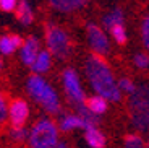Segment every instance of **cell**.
<instances>
[{
  "label": "cell",
  "mask_w": 149,
  "mask_h": 148,
  "mask_svg": "<svg viewBox=\"0 0 149 148\" xmlns=\"http://www.w3.org/2000/svg\"><path fill=\"white\" fill-rule=\"evenodd\" d=\"M41 42L36 36H29L24 39V44H23L21 51H19V57H21V62L28 67H33L36 62L39 52H41Z\"/></svg>",
  "instance_id": "9"
},
{
  "label": "cell",
  "mask_w": 149,
  "mask_h": 148,
  "mask_svg": "<svg viewBox=\"0 0 149 148\" xmlns=\"http://www.w3.org/2000/svg\"><path fill=\"white\" fill-rule=\"evenodd\" d=\"M86 127L88 125H86L84 119L78 114H65L58 121V129L62 132H70L74 129H86Z\"/></svg>",
  "instance_id": "10"
},
{
  "label": "cell",
  "mask_w": 149,
  "mask_h": 148,
  "mask_svg": "<svg viewBox=\"0 0 149 148\" xmlns=\"http://www.w3.org/2000/svg\"><path fill=\"white\" fill-rule=\"evenodd\" d=\"M8 107H10V104H7L5 96L0 93V125H2L8 117Z\"/></svg>",
  "instance_id": "24"
},
{
  "label": "cell",
  "mask_w": 149,
  "mask_h": 148,
  "mask_svg": "<svg viewBox=\"0 0 149 148\" xmlns=\"http://www.w3.org/2000/svg\"><path fill=\"white\" fill-rule=\"evenodd\" d=\"M62 82H63V88L67 93L68 99L73 103V106H79V104H86V96H84V90L81 86L79 77L76 73L74 68L68 67L63 70L62 75Z\"/></svg>",
  "instance_id": "6"
},
{
  "label": "cell",
  "mask_w": 149,
  "mask_h": 148,
  "mask_svg": "<svg viewBox=\"0 0 149 148\" xmlns=\"http://www.w3.org/2000/svg\"><path fill=\"white\" fill-rule=\"evenodd\" d=\"M141 39H143V46L149 51V15H146L141 23Z\"/></svg>",
  "instance_id": "23"
},
{
  "label": "cell",
  "mask_w": 149,
  "mask_h": 148,
  "mask_svg": "<svg viewBox=\"0 0 149 148\" xmlns=\"http://www.w3.org/2000/svg\"><path fill=\"white\" fill-rule=\"evenodd\" d=\"M146 143H148V148H149V137H148V142H146Z\"/></svg>",
  "instance_id": "27"
},
{
  "label": "cell",
  "mask_w": 149,
  "mask_h": 148,
  "mask_svg": "<svg viewBox=\"0 0 149 148\" xmlns=\"http://www.w3.org/2000/svg\"><path fill=\"white\" fill-rule=\"evenodd\" d=\"M29 117V106L24 99H13L8 107V119L13 127H24V122Z\"/></svg>",
  "instance_id": "8"
},
{
  "label": "cell",
  "mask_w": 149,
  "mask_h": 148,
  "mask_svg": "<svg viewBox=\"0 0 149 148\" xmlns=\"http://www.w3.org/2000/svg\"><path fill=\"white\" fill-rule=\"evenodd\" d=\"M110 33H112V37L117 41V44H125L127 42V31H125V26L123 25H118L115 28H112Z\"/></svg>",
  "instance_id": "21"
},
{
  "label": "cell",
  "mask_w": 149,
  "mask_h": 148,
  "mask_svg": "<svg viewBox=\"0 0 149 148\" xmlns=\"http://www.w3.org/2000/svg\"><path fill=\"white\" fill-rule=\"evenodd\" d=\"M128 112L131 124L139 132L149 130V83H139L128 98Z\"/></svg>",
  "instance_id": "2"
},
{
  "label": "cell",
  "mask_w": 149,
  "mask_h": 148,
  "mask_svg": "<svg viewBox=\"0 0 149 148\" xmlns=\"http://www.w3.org/2000/svg\"><path fill=\"white\" fill-rule=\"evenodd\" d=\"M50 65H52V54L47 49H44V51L39 52V56H37L34 65L31 67V70L36 75H41V73H45L50 68Z\"/></svg>",
  "instance_id": "12"
},
{
  "label": "cell",
  "mask_w": 149,
  "mask_h": 148,
  "mask_svg": "<svg viewBox=\"0 0 149 148\" xmlns=\"http://www.w3.org/2000/svg\"><path fill=\"white\" fill-rule=\"evenodd\" d=\"M133 63L138 67V68H141V70L149 68V56L146 52H138V54L133 56Z\"/></svg>",
  "instance_id": "22"
},
{
  "label": "cell",
  "mask_w": 149,
  "mask_h": 148,
  "mask_svg": "<svg viewBox=\"0 0 149 148\" xmlns=\"http://www.w3.org/2000/svg\"><path fill=\"white\" fill-rule=\"evenodd\" d=\"M118 88L122 93H127V94H133L134 91H136V88H138V85L133 82V80H130V78L123 77L118 80Z\"/></svg>",
  "instance_id": "20"
},
{
  "label": "cell",
  "mask_w": 149,
  "mask_h": 148,
  "mask_svg": "<svg viewBox=\"0 0 149 148\" xmlns=\"http://www.w3.org/2000/svg\"><path fill=\"white\" fill-rule=\"evenodd\" d=\"M26 88L29 96L49 114L60 112V99L55 90L45 82L41 75H31L26 82Z\"/></svg>",
  "instance_id": "3"
},
{
  "label": "cell",
  "mask_w": 149,
  "mask_h": 148,
  "mask_svg": "<svg viewBox=\"0 0 149 148\" xmlns=\"http://www.w3.org/2000/svg\"><path fill=\"white\" fill-rule=\"evenodd\" d=\"M86 106H88V109H89L93 114L101 116V114H104V112L107 111V99L102 98V96L94 94V96L89 98V99H86Z\"/></svg>",
  "instance_id": "16"
},
{
  "label": "cell",
  "mask_w": 149,
  "mask_h": 148,
  "mask_svg": "<svg viewBox=\"0 0 149 148\" xmlns=\"http://www.w3.org/2000/svg\"><path fill=\"white\" fill-rule=\"evenodd\" d=\"M86 31H88V41L89 46L93 49V54L96 56H107L110 52V42H109V37L105 36V33L94 23H89L86 26Z\"/></svg>",
  "instance_id": "7"
},
{
  "label": "cell",
  "mask_w": 149,
  "mask_h": 148,
  "mask_svg": "<svg viewBox=\"0 0 149 148\" xmlns=\"http://www.w3.org/2000/svg\"><path fill=\"white\" fill-rule=\"evenodd\" d=\"M16 49L18 47L15 46V42H13V39H11V34L10 36H2L0 37V54H2V56H11Z\"/></svg>",
  "instance_id": "18"
},
{
  "label": "cell",
  "mask_w": 149,
  "mask_h": 148,
  "mask_svg": "<svg viewBox=\"0 0 149 148\" xmlns=\"http://www.w3.org/2000/svg\"><path fill=\"white\" fill-rule=\"evenodd\" d=\"M123 20H125L123 11L120 10V8H113V10H110L109 13L104 15L102 25H104L105 30H112V28H115V26H118V25H123Z\"/></svg>",
  "instance_id": "15"
},
{
  "label": "cell",
  "mask_w": 149,
  "mask_h": 148,
  "mask_svg": "<svg viewBox=\"0 0 149 148\" xmlns=\"http://www.w3.org/2000/svg\"><path fill=\"white\" fill-rule=\"evenodd\" d=\"M29 137V130H26L24 127H13L10 129V138L13 142H24Z\"/></svg>",
  "instance_id": "19"
},
{
  "label": "cell",
  "mask_w": 149,
  "mask_h": 148,
  "mask_svg": "<svg viewBox=\"0 0 149 148\" xmlns=\"http://www.w3.org/2000/svg\"><path fill=\"white\" fill-rule=\"evenodd\" d=\"M49 2H50V5H52L55 10L62 11V13L76 11L88 4V0H49Z\"/></svg>",
  "instance_id": "11"
},
{
  "label": "cell",
  "mask_w": 149,
  "mask_h": 148,
  "mask_svg": "<svg viewBox=\"0 0 149 148\" xmlns=\"http://www.w3.org/2000/svg\"><path fill=\"white\" fill-rule=\"evenodd\" d=\"M45 44H47V51L60 60L67 59L71 52L70 37L67 31L54 23H49L45 26Z\"/></svg>",
  "instance_id": "5"
},
{
  "label": "cell",
  "mask_w": 149,
  "mask_h": 148,
  "mask_svg": "<svg viewBox=\"0 0 149 148\" xmlns=\"http://www.w3.org/2000/svg\"><path fill=\"white\" fill-rule=\"evenodd\" d=\"M84 138L91 148H104L105 147L104 133L97 129V127H88L84 130Z\"/></svg>",
  "instance_id": "13"
},
{
  "label": "cell",
  "mask_w": 149,
  "mask_h": 148,
  "mask_svg": "<svg viewBox=\"0 0 149 148\" xmlns=\"http://www.w3.org/2000/svg\"><path fill=\"white\" fill-rule=\"evenodd\" d=\"M3 68V59H2V54H0V70Z\"/></svg>",
  "instance_id": "26"
},
{
  "label": "cell",
  "mask_w": 149,
  "mask_h": 148,
  "mask_svg": "<svg viewBox=\"0 0 149 148\" xmlns=\"http://www.w3.org/2000/svg\"><path fill=\"white\" fill-rule=\"evenodd\" d=\"M18 7V0H0V10L13 11Z\"/></svg>",
  "instance_id": "25"
},
{
  "label": "cell",
  "mask_w": 149,
  "mask_h": 148,
  "mask_svg": "<svg viewBox=\"0 0 149 148\" xmlns=\"http://www.w3.org/2000/svg\"><path fill=\"white\" fill-rule=\"evenodd\" d=\"M58 142V127L52 119L41 117L31 127L28 137V145L31 148H55Z\"/></svg>",
  "instance_id": "4"
},
{
  "label": "cell",
  "mask_w": 149,
  "mask_h": 148,
  "mask_svg": "<svg viewBox=\"0 0 149 148\" xmlns=\"http://www.w3.org/2000/svg\"><path fill=\"white\" fill-rule=\"evenodd\" d=\"M16 18L21 25L28 26L33 23L34 20V13H33V8H31L29 2L28 0H19L18 2V7H16Z\"/></svg>",
  "instance_id": "14"
},
{
  "label": "cell",
  "mask_w": 149,
  "mask_h": 148,
  "mask_svg": "<svg viewBox=\"0 0 149 148\" xmlns=\"http://www.w3.org/2000/svg\"><path fill=\"white\" fill-rule=\"evenodd\" d=\"M123 148H148V143L144 142V138H143L141 135L131 133V135H127V137H125Z\"/></svg>",
  "instance_id": "17"
},
{
  "label": "cell",
  "mask_w": 149,
  "mask_h": 148,
  "mask_svg": "<svg viewBox=\"0 0 149 148\" xmlns=\"http://www.w3.org/2000/svg\"><path fill=\"white\" fill-rule=\"evenodd\" d=\"M84 72L88 77V82L91 83L97 96H102L112 103H118L122 99L118 82L115 80L109 63L101 56L91 54L84 62Z\"/></svg>",
  "instance_id": "1"
}]
</instances>
